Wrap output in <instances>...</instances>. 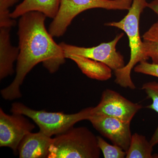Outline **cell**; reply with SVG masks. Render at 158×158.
I'll return each mask as SVG.
<instances>
[{"instance_id":"cell-10","label":"cell","mask_w":158,"mask_h":158,"mask_svg":"<svg viewBox=\"0 0 158 158\" xmlns=\"http://www.w3.org/2000/svg\"><path fill=\"white\" fill-rule=\"evenodd\" d=\"M52 138L39 131L30 132L20 143L18 153L20 158H48Z\"/></svg>"},{"instance_id":"cell-12","label":"cell","mask_w":158,"mask_h":158,"mask_svg":"<svg viewBox=\"0 0 158 158\" xmlns=\"http://www.w3.org/2000/svg\"><path fill=\"white\" fill-rule=\"evenodd\" d=\"M65 58L75 62L82 72L90 78L106 81L112 77V69L103 62L76 55H67Z\"/></svg>"},{"instance_id":"cell-18","label":"cell","mask_w":158,"mask_h":158,"mask_svg":"<svg viewBox=\"0 0 158 158\" xmlns=\"http://www.w3.org/2000/svg\"><path fill=\"white\" fill-rule=\"evenodd\" d=\"M19 0H0V27L11 28L15 21L11 16L9 9Z\"/></svg>"},{"instance_id":"cell-2","label":"cell","mask_w":158,"mask_h":158,"mask_svg":"<svg viewBox=\"0 0 158 158\" xmlns=\"http://www.w3.org/2000/svg\"><path fill=\"white\" fill-rule=\"evenodd\" d=\"M146 0H133L132 4L127 14L118 22L105 23L108 27H114L122 30L127 35L131 56L129 61L123 68L114 71L115 82L120 87L135 89L131 77V73L137 64L148 59L144 52V44L140 34V20L141 13L148 7Z\"/></svg>"},{"instance_id":"cell-8","label":"cell","mask_w":158,"mask_h":158,"mask_svg":"<svg viewBox=\"0 0 158 158\" xmlns=\"http://www.w3.org/2000/svg\"><path fill=\"white\" fill-rule=\"evenodd\" d=\"M26 116L12 113L9 115L0 108V146L8 147L18 153L23 138L35 128V125Z\"/></svg>"},{"instance_id":"cell-16","label":"cell","mask_w":158,"mask_h":158,"mask_svg":"<svg viewBox=\"0 0 158 158\" xmlns=\"http://www.w3.org/2000/svg\"><path fill=\"white\" fill-rule=\"evenodd\" d=\"M141 89L147 94L148 97L152 101L151 104L146 107L158 113V82H146L142 85ZM153 146L158 144V126L150 141Z\"/></svg>"},{"instance_id":"cell-7","label":"cell","mask_w":158,"mask_h":158,"mask_svg":"<svg viewBox=\"0 0 158 158\" xmlns=\"http://www.w3.org/2000/svg\"><path fill=\"white\" fill-rule=\"evenodd\" d=\"M142 106L133 102L115 90L107 89L102 93L98 105L92 107L91 115L103 114L131 123Z\"/></svg>"},{"instance_id":"cell-9","label":"cell","mask_w":158,"mask_h":158,"mask_svg":"<svg viewBox=\"0 0 158 158\" xmlns=\"http://www.w3.org/2000/svg\"><path fill=\"white\" fill-rule=\"evenodd\" d=\"M88 120L101 135L127 152L132 135L131 123L103 114H92Z\"/></svg>"},{"instance_id":"cell-5","label":"cell","mask_w":158,"mask_h":158,"mask_svg":"<svg viewBox=\"0 0 158 158\" xmlns=\"http://www.w3.org/2000/svg\"><path fill=\"white\" fill-rule=\"evenodd\" d=\"M133 0H60L59 11L49 27L53 37H62L74 19L86 10L93 9L128 10Z\"/></svg>"},{"instance_id":"cell-13","label":"cell","mask_w":158,"mask_h":158,"mask_svg":"<svg viewBox=\"0 0 158 158\" xmlns=\"http://www.w3.org/2000/svg\"><path fill=\"white\" fill-rule=\"evenodd\" d=\"M60 0H23L11 12L13 19L32 11H37L53 19L59 11Z\"/></svg>"},{"instance_id":"cell-4","label":"cell","mask_w":158,"mask_h":158,"mask_svg":"<svg viewBox=\"0 0 158 158\" xmlns=\"http://www.w3.org/2000/svg\"><path fill=\"white\" fill-rule=\"evenodd\" d=\"M92 108H85L74 114H65L33 110L22 103L15 102L11 105V112L31 118L38 126L40 131L52 137L65 132L79 122L88 120Z\"/></svg>"},{"instance_id":"cell-20","label":"cell","mask_w":158,"mask_h":158,"mask_svg":"<svg viewBox=\"0 0 158 158\" xmlns=\"http://www.w3.org/2000/svg\"><path fill=\"white\" fill-rule=\"evenodd\" d=\"M148 8L151 9L158 15V0H153L150 3H148Z\"/></svg>"},{"instance_id":"cell-21","label":"cell","mask_w":158,"mask_h":158,"mask_svg":"<svg viewBox=\"0 0 158 158\" xmlns=\"http://www.w3.org/2000/svg\"><path fill=\"white\" fill-rule=\"evenodd\" d=\"M154 158H158V154L154 156Z\"/></svg>"},{"instance_id":"cell-11","label":"cell","mask_w":158,"mask_h":158,"mask_svg":"<svg viewBox=\"0 0 158 158\" xmlns=\"http://www.w3.org/2000/svg\"><path fill=\"white\" fill-rule=\"evenodd\" d=\"M11 28L0 27V79L3 80L14 73V63L19 55L18 47L11 45Z\"/></svg>"},{"instance_id":"cell-6","label":"cell","mask_w":158,"mask_h":158,"mask_svg":"<svg viewBox=\"0 0 158 158\" xmlns=\"http://www.w3.org/2000/svg\"><path fill=\"white\" fill-rule=\"evenodd\" d=\"M124 34L123 33H120L110 42L102 43L91 48L81 47L64 42L60 43L59 44L64 52L65 58V56L69 55L82 56L103 62L115 71L123 68L125 65L123 56L117 52L116 48L117 43Z\"/></svg>"},{"instance_id":"cell-3","label":"cell","mask_w":158,"mask_h":158,"mask_svg":"<svg viewBox=\"0 0 158 158\" xmlns=\"http://www.w3.org/2000/svg\"><path fill=\"white\" fill-rule=\"evenodd\" d=\"M97 137L88 128H71L52 138L48 158H98Z\"/></svg>"},{"instance_id":"cell-1","label":"cell","mask_w":158,"mask_h":158,"mask_svg":"<svg viewBox=\"0 0 158 158\" xmlns=\"http://www.w3.org/2000/svg\"><path fill=\"white\" fill-rule=\"evenodd\" d=\"M46 17L37 11H30L20 17L18 31L19 52L16 74L11 84L1 91L6 100L21 97V86L28 73L37 64L42 62L49 72L54 73L65 62L62 48L46 28Z\"/></svg>"},{"instance_id":"cell-15","label":"cell","mask_w":158,"mask_h":158,"mask_svg":"<svg viewBox=\"0 0 158 158\" xmlns=\"http://www.w3.org/2000/svg\"><path fill=\"white\" fill-rule=\"evenodd\" d=\"M144 52L148 59L158 65V20L151 26L142 37Z\"/></svg>"},{"instance_id":"cell-14","label":"cell","mask_w":158,"mask_h":158,"mask_svg":"<svg viewBox=\"0 0 158 158\" xmlns=\"http://www.w3.org/2000/svg\"><path fill=\"white\" fill-rule=\"evenodd\" d=\"M153 146L143 135L135 133L132 135L126 158H153Z\"/></svg>"},{"instance_id":"cell-19","label":"cell","mask_w":158,"mask_h":158,"mask_svg":"<svg viewBox=\"0 0 158 158\" xmlns=\"http://www.w3.org/2000/svg\"><path fill=\"white\" fill-rule=\"evenodd\" d=\"M137 73L143 74L158 78V65L149 63L147 61H142L134 67Z\"/></svg>"},{"instance_id":"cell-17","label":"cell","mask_w":158,"mask_h":158,"mask_svg":"<svg viewBox=\"0 0 158 158\" xmlns=\"http://www.w3.org/2000/svg\"><path fill=\"white\" fill-rule=\"evenodd\" d=\"M97 137L98 144L101 151L105 158H124L126 152L116 145L110 144L100 136Z\"/></svg>"}]
</instances>
